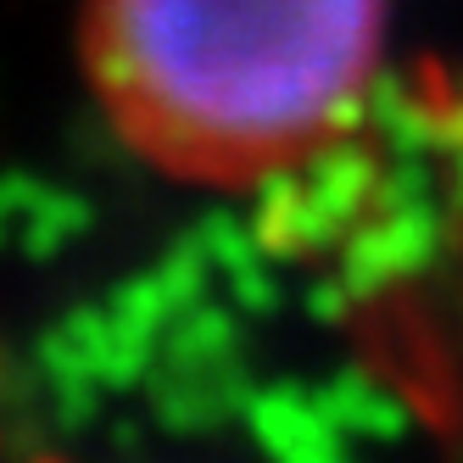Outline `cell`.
Masks as SVG:
<instances>
[{"label": "cell", "instance_id": "cell-1", "mask_svg": "<svg viewBox=\"0 0 463 463\" xmlns=\"http://www.w3.org/2000/svg\"><path fill=\"white\" fill-rule=\"evenodd\" d=\"M385 0H90V73L151 162L257 184L313 162L369 112Z\"/></svg>", "mask_w": 463, "mask_h": 463}]
</instances>
